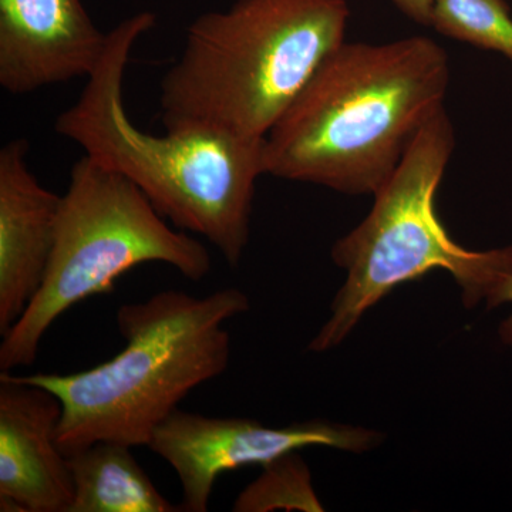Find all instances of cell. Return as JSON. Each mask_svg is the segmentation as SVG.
<instances>
[{"instance_id": "6da1fadb", "label": "cell", "mask_w": 512, "mask_h": 512, "mask_svg": "<svg viewBox=\"0 0 512 512\" xmlns=\"http://www.w3.org/2000/svg\"><path fill=\"white\" fill-rule=\"evenodd\" d=\"M450 62L427 36L340 45L265 137V175L375 194L444 106Z\"/></svg>"}, {"instance_id": "7a4b0ae2", "label": "cell", "mask_w": 512, "mask_h": 512, "mask_svg": "<svg viewBox=\"0 0 512 512\" xmlns=\"http://www.w3.org/2000/svg\"><path fill=\"white\" fill-rule=\"evenodd\" d=\"M156 19L140 12L110 30L103 59L55 128L136 184L174 227L207 239L237 266L251 235L256 181L265 175V138L202 126L165 128L156 136L134 126L124 106V76L134 46Z\"/></svg>"}, {"instance_id": "3957f363", "label": "cell", "mask_w": 512, "mask_h": 512, "mask_svg": "<svg viewBox=\"0 0 512 512\" xmlns=\"http://www.w3.org/2000/svg\"><path fill=\"white\" fill-rule=\"evenodd\" d=\"M346 0H237L198 16L161 80L165 128L265 138L346 42Z\"/></svg>"}, {"instance_id": "277c9868", "label": "cell", "mask_w": 512, "mask_h": 512, "mask_svg": "<svg viewBox=\"0 0 512 512\" xmlns=\"http://www.w3.org/2000/svg\"><path fill=\"white\" fill-rule=\"evenodd\" d=\"M248 311V296L238 288L205 298L161 291L117 311L126 340L119 355L69 375L22 377L62 403L57 441L66 456L97 441L148 446L192 390L227 370L231 336L225 322Z\"/></svg>"}, {"instance_id": "5b68a950", "label": "cell", "mask_w": 512, "mask_h": 512, "mask_svg": "<svg viewBox=\"0 0 512 512\" xmlns=\"http://www.w3.org/2000/svg\"><path fill=\"white\" fill-rule=\"evenodd\" d=\"M454 147L453 123L441 106L373 194L369 215L336 242L333 262L348 275L332 303V315L309 345L313 352L339 346L384 296L436 269L453 275L467 306L485 301L512 274V245L470 251L441 224L436 194Z\"/></svg>"}, {"instance_id": "8992f818", "label": "cell", "mask_w": 512, "mask_h": 512, "mask_svg": "<svg viewBox=\"0 0 512 512\" xmlns=\"http://www.w3.org/2000/svg\"><path fill=\"white\" fill-rule=\"evenodd\" d=\"M151 262L170 265L192 282L202 281L212 269L205 245L171 228L136 184L84 154L62 195L43 284L3 336L0 372L32 366L47 330L60 316L111 292L121 275Z\"/></svg>"}, {"instance_id": "52a82bcc", "label": "cell", "mask_w": 512, "mask_h": 512, "mask_svg": "<svg viewBox=\"0 0 512 512\" xmlns=\"http://www.w3.org/2000/svg\"><path fill=\"white\" fill-rule=\"evenodd\" d=\"M382 436L359 427L308 421L268 427L244 417H214L177 409L151 437L148 448L170 464L183 487L181 510L205 512L222 474L266 466L302 448L372 450Z\"/></svg>"}, {"instance_id": "ba28073f", "label": "cell", "mask_w": 512, "mask_h": 512, "mask_svg": "<svg viewBox=\"0 0 512 512\" xmlns=\"http://www.w3.org/2000/svg\"><path fill=\"white\" fill-rule=\"evenodd\" d=\"M60 417L55 394L0 372V511L70 512L73 478L57 441Z\"/></svg>"}, {"instance_id": "9c48e42d", "label": "cell", "mask_w": 512, "mask_h": 512, "mask_svg": "<svg viewBox=\"0 0 512 512\" xmlns=\"http://www.w3.org/2000/svg\"><path fill=\"white\" fill-rule=\"evenodd\" d=\"M107 39L82 0H0V86L23 96L87 79Z\"/></svg>"}, {"instance_id": "30bf717a", "label": "cell", "mask_w": 512, "mask_h": 512, "mask_svg": "<svg viewBox=\"0 0 512 512\" xmlns=\"http://www.w3.org/2000/svg\"><path fill=\"white\" fill-rule=\"evenodd\" d=\"M28 141L0 150V335H6L39 292L55 247L62 195L37 181Z\"/></svg>"}, {"instance_id": "8fae6325", "label": "cell", "mask_w": 512, "mask_h": 512, "mask_svg": "<svg viewBox=\"0 0 512 512\" xmlns=\"http://www.w3.org/2000/svg\"><path fill=\"white\" fill-rule=\"evenodd\" d=\"M133 447L97 441L69 454L70 512H175L134 457Z\"/></svg>"}, {"instance_id": "7c38bea8", "label": "cell", "mask_w": 512, "mask_h": 512, "mask_svg": "<svg viewBox=\"0 0 512 512\" xmlns=\"http://www.w3.org/2000/svg\"><path fill=\"white\" fill-rule=\"evenodd\" d=\"M430 28L512 63V16L505 0H434Z\"/></svg>"}, {"instance_id": "4fadbf2b", "label": "cell", "mask_w": 512, "mask_h": 512, "mask_svg": "<svg viewBox=\"0 0 512 512\" xmlns=\"http://www.w3.org/2000/svg\"><path fill=\"white\" fill-rule=\"evenodd\" d=\"M319 511L308 468L296 453L264 466V474L238 495L232 511Z\"/></svg>"}, {"instance_id": "5bb4252c", "label": "cell", "mask_w": 512, "mask_h": 512, "mask_svg": "<svg viewBox=\"0 0 512 512\" xmlns=\"http://www.w3.org/2000/svg\"><path fill=\"white\" fill-rule=\"evenodd\" d=\"M485 302H487L488 308H495V306L503 305V303H512V274L505 276L503 281L495 286ZM501 336H503L505 342L512 345V316L505 320L503 326H501Z\"/></svg>"}, {"instance_id": "9a60e30c", "label": "cell", "mask_w": 512, "mask_h": 512, "mask_svg": "<svg viewBox=\"0 0 512 512\" xmlns=\"http://www.w3.org/2000/svg\"><path fill=\"white\" fill-rule=\"evenodd\" d=\"M433 2L434 0H392L393 5L404 16L423 26H430Z\"/></svg>"}]
</instances>
